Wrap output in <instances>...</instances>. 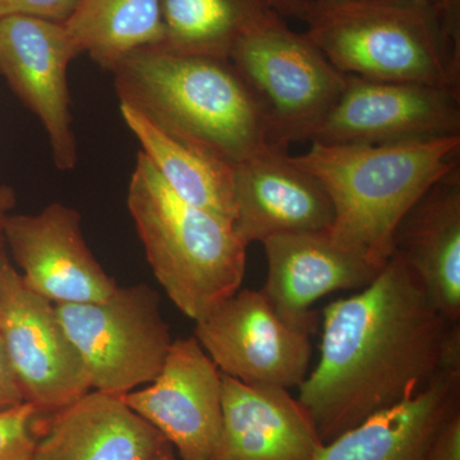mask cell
Returning a JSON list of instances; mask_svg holds the SVG:
<instances>
[{"mask_svg": "<svg viewBox=\"0 0 460 460\" xmlns=\"http://www.w3.org/2000/svg\"><path fill=\"white\" fill-rule=\"evenodd\" d=\"M305 35L341 74L460 91V7L310 0Z\"/></svg>", "mask_w": 460, "mask_h": 460, "instance_id": "4", "label": "cell"}, {"mask_svg": "<svg viewBox=\"0 0 460 460\" xmlns=\"http://www.w3.org/2000/svg\"><path fill=\"white\" fill-rule=\"evenodd\" d=\"M460 135V91L347 75L311 144L383 145Z\"/></svg>", "mask_w": 460, "mask_h": 460, "instance_id": "10", "label": "cell"}, {"mask_svg": "<svg viewBox=\"0 0 460 460\" xmlns=\"http://www.w3.org/2000/svg\"><path fill=\"white\" fill-rule=\"evenodd\" d=\"M42 417L29 402L0 411V460H31Z\"/></svg>", "mask_w": 460, "mask_h": 460, "instance_id": "23", "label": "cell"}, {"mask_svg": "<svg viewBox=\"0 0 460 460\" xmlns=\"http://www.w3.org/2000/svg\"><path fill=\"white\" fill-rule=\"evenodd\" d=\"M460 402V374L443 372L404 401L323 445L314 460H422L438 423Z\"/></svg>", "mask_w": 460, "mask_h": 460, "instance_id": "19", "label": "cell"}, {"mask_svg": "<svg viewBox=\"0 0 460 460\" xmlns=\"http://www.w3.org/2000/svg\"><path fill=\"white\" fill-rule=\"evenodd\" d=\"M223 376L222 429L214 460H314L323 440L287 389Z\"/></svg>", "mask_w": 460, "mask_h": 460, "instance_id": "16", "label": "cell"}, {"mask_svg": "<svg viewBox=\"0 0 460 460\" xmlns=\"http://www.w3.org/2000/svg\"><path fill=\"white\" fill-rule=\"evenodd\" d=\"M119 104L232 166L270 145L259 100L229 59L140 48L111 69Z\"/></svg>", "mask_w": 460, "mask_h": 460, "instance_id": "2", "label": "cell"}, {"mask_svg": "<svg viewBox=\"0 0 460 460\" xmlns=\"http://www.w3.org/2000/svg\"><path fill=\"white\" fill-rule=\"evenodd\" d=\"M127 208L155 279L189 319L201 320L241 289L247 246L233 220L181 199L141 151Z\"/></svg>", "mask_w": 460, "mask_h": 460, "instance_id": "5", "label": "cell"}, {"mask_svg": "<svg viewBox=\"0 0 460 460\" xmlns=\"http://www.w3.org/2000/svg\"><path fill=\"white\" fill-rule=\"evenodd\" d=\"M422 460H460V402L438 423Z\"/></svg>", "mask_w": 460, "mask_h": 460, "instance_id": "24", "label": "cell"}, {"mask_svg": "<svg viewBox=\"0 0 460 460\" xmlns=\"http://www.w3.org/2000/svg\"><path fill=\"white\" fill-rule=\"evenodd\" d=\"M394 252L438 313L460 320V165L436 181L399 224Z\"/></svg>", "mask_w": 460, "mask_h": 460, "instance_id": "18", "label": "cell"}, {"mask_svg": "<svg viewBox=\"0 0 460 460\" xmlns=\"http://www.w3.org/2000/svg\"><path fill=\"white\" fill-rule=\"evenodd\" d=\"M0 338L25 402L42 416L90 392L86 368L56 305L26 286L5 246L0 248Z\"/></svg>", "mask_w": 460, "mask_h": 460, "instance_id": "8", "label": "cell"}, {"mask_svg": "<svg viewBox=\"0 0 460 460\" xmlns=\"http://www.w3.org/2000/svg\"><path fill=\"white\" fill-rule=\"evenodd\" d=\"M17 204V196L12 187L0 186V215H8Z\"/></svg>", "mask_w": 460, "mask_h": 460, "instance_id": "28", "label": "cell"}, {"mask_svg": "<svg viewBox=\"0 0 460 460\" xmlns=\"http://www.w3.org/2000/svg\"><path fill=\"white\" fill-rule=\"evenodd\" d=\"M141 153L181 199L233 220V168L223 159L165 131L128 105L119 104Z\"/></svg>", "mask_w": 460, "mask_h": 460, "instance_id": "20", "label": "cell"}, {"mask_svg": "<svg viewBox=\"0 0 460 460\" xmlns=\"http://www.w3.org/2000/svg\"><path fill=\"white\" fill-rule=\"evenodd\" d=\"M235 232L248 244L329 232L334 210L320 181L287 150L269 145L233 168Z\"/></svg>", "mask_w": 460, "mask_h": 460, "instance_id": "14", "label": "cell"}, {"mask_svg": "<svg viewBox=\"0 0 460 460\" xmlns=\"http://www.w3.org/2000/svg\"><path fill=\"white\" fill-rule=\"evenodd\" d=\"M460 135L383 145L313 144L295 156L328 192L330 237L383 269L399 224L432 186L459 164Z\"/></svg>", "mask_w": 460, "mask_h": 460, "instance_id": "3", "label": "cell"}, {"mask_svg": "<svg viewBox=\"0 0 460 460\" xmlns=\"http://www.w3.org/2000/svg\"><path fill=\"white\" fill-rule=\"evenodd\" d=\"M443 372L460 374L459 323L438 313L393 252L361 292L323 311L320 359L298 402L328 444Z\"/></svg>", "mask_w": 460, "mask_h": 460, "instance_id": "1", "label": "cell"}, {"mask_svg": "<svg viewBox=\"0 0 460 460\" xmlns=\"http://www.w3.org/2000/svg\"><path fill=\"white\" fill-rule=\"evenodd\" d=\"M156 460H180L178 459L177 454H175L174 449H172V447H168V449L165 450L164 453L162 454V456H159Z\"/></svg>", "mask_w": 460, "mask_h": 460, "instance_id": "30", "label": "cell"}, {"mask_svg": "<svg viewBox=\"0 0 460 460\" xmlns=\"http://www.w3.org/2000/svg\"><path fill=\"white\" fill-rule=\"evenodd\" d=\"M23 402H26L23 398L22 389L18 384L16 375H14L7 352H5L4 344L0 338V411L12 410Z\"/></svg>", "mask_w": 460, "mask_h": 460, "instance_id": "26", "label": "cell"}, {"mask_svg": "<svg viewBox=\"0 0 460 460\" xmlns=\"http://www.w3.org/2000/svg\"><path fill=\"white\" fill-rule=\"evenodd\" d=\"M171 447L122 396L90 390L42 417L31 460H156Z\"/></svg>", "mask_w": 460, "mask_h": 460, "instance_id": "17", "label": "cell"}, {"mask_svg": "<svg viewBox=\"0 0 460 460\" xmlns=\"http://www.w3.org/2000/svg\"><path fill=\"white\" fill-rule=\"evenodd\" d=\"M268 279L262 292L288 325L313 335L320 325L314 305L338 290L363 289L381 269L341 247L329 232L278 235L263 242Z\"/></svg>", "mask_w": 460, "mask_h": 460, "instance_id": "15", "label": "cell"}, {"mask_svg": "<svg viewBox=\"0 0 460 460\" xmlns=\"http://www.w3.org/2000/svg\"><path fill=\"white\" fill-rule=\"evenodd\" d=\"M272 11L277 12L283 18H293L302 21L307 16L310 0H261Z\"/></svg>", "mask_w": 460, "mask_h": 460, "instance_id": "27", "label": "cell"}, {"mask_svg": "<svg viewBox=\"0 0 460 460\" xmlns=\"http://www.w3.org/2000/svg\"><path fill=\"white\" fill-rule=\"evenodd\" d=\"M63 25L80 56L108 72L131 51L164 40L160 0H78Z\"/></svg>", "mask_w": 460, "mask_h": 460, "instance_id": "21", "label": "cell"}, {"mask_svg": "<svg viewBox=\"0 0 460 460\" xmlns=\"http://www.w3.org/2000/svg\"><path fill=\"white\" fill-rule=\"evenodd\" d=\"M78 0H0V21L27 16L65 22Z\"/></svg>", "mask_w": 460, "mask_h": 460, "instance_id": "25", "label": "cell"}, {"mask_svg": "<svg viewBox=\"0 0 460 460\" xmlns=\"http://www.w3.org/2000/svg\"><path fill=\"white\" fill-rule=\"evenodd\" d=\"M80 56L63 22L16 16L0 21V75L40 120L59 171H74L77 140L71 113L68 66Z\"/></svg>", "mask_w": 460, "mask_h": 460, "instance_id": "11", "label": "cell"}, {"mask_svg": "<svg viewBox=\"0 0 460 460\" xmlns=\"http://www.w3.org/2000/svg\"><path fill=\"white\" fill-rule=\"evenodd\" d=\"M420 2L428 3L436 7H460V0H420Z\"/></svg>", "mask_w": 460, "mask_h": 460, "instance_id": "29", "label": "cell"}, {"mask_svg": "<svg viewBox=\"0 0 460 460\" xmlns=\"http://www.w3.org/2000/svg\"><path fill=\"white\" fill-rule=\"evenodd\" d=\"M222 372L195 337L172 341L162 370L123 401L180 460H214L222 429Z\"/></svg>", "mask_w": 460, "mask_h": 460, "instance_id": "12", "label": "cell"}, {"mask_svg": "<svg viewBox=\"0 0 460 460\" xmlns=\"http://www.w3.org/2000/svg\"><path fill=\"white\" fill-rule=\"evenodd\" d=\"M3 234L26 286L54 305L104 301L118 288L87 246L80 213L69 206L53 202L38 214H8Z\"/></svg>", "mask_w": 460, "mask_h": 460, "instance_id": "13", "label": "cell"}, {"mask_svg": "<svg viewBox=\"0 0 460 460\" xmlns=\"http://www.w3.org/2000/svg\"><path fill=\"white\" fill-rule=\"evenodd\" d=\"M229 60L261 104L270 145L284 150L310 141L347 83L305 32L270 8L242 32Z\"/></svg>", "mask_w": 460, "mask_h": 460, "instance_id": "6", "label": "cell"}, {"mask_svg": "<svg viewBox=\"0 0 460 460\" xmlns=\"http://www.w3.org/2000/svg\"><path fill=\"white\" fill-rule=\"evenodd\" d=\"M7 215H0V248L5 246L4 234H3V223H4V217Z\"/></svg>", "mask_w": 460, "mask_h": 460, "instance_id": "31", "label": "cell"}, {"mask_svg": "<svg viewBox=\"0 0 460 460\" xmlns=\"http://www.w3.org/2000/svg\"><path fill=\"white\" fill-rule=\"evenodd\" d=\"M310 337L288 325L262 289H239L196 321L195 329V338L222 374L287 390L307 376Z\"/></svg>", "mask_w": 460, "mask_h": 460, "instance_id": "9", "label": "cell"}, {"mask_svg": "<svg viewBox=\"0 0 460 460\" xmlns=\"http://www.w3.org/2000/svg\"><path fill=\"white\" fill-rule=\"evenodd\" d=\"M163 47L229 59L242 32L262 11L261 0H160Z\"/></svg>", "mask_w": 460, "mask_h": 460, "instance_id": "22", "label": "cell"}, {"mask_svg": "<svg viewBox=\"0 0 460 460\" xmlns=\"http://www.w3.org/2000/svg\"><path fill=\"white\" fill-rule=\"evenodd\" d=\"M56 308L91 390L123 396L150 384L162 370L172 339L153 288L118 287L104 301Z\"/></svg>", "mask_w": 460, "mask_h": 460, "instance_id": "7", "label": "cell"}]
</instances>
